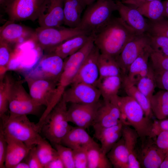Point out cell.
<instances>
[{"label": "cell", "instance_id": "6da1fadb", "mask_svg": "<svg viewBox=\"0 0 168 168\" xmlns=\"http://www.w3.org/2000/svg\"><path fill=\"white\" fill-rule=\"evenodd\" d=\"M136 34L120 17L112 18L93 37L100 53L115 58Z\"/></svg>", "mask_w": 168, "mask_h": 168}, {"label": "cell", "instance_id": "7a4b0ae2", "mask_svg": "<svg viewBox=\"0 0 168 168\" xmlns=\"http://www.w3.org/2000/svg\"><path fill=\"white\" fill-rule=\"evenodd\" d=\"M31 98L38 105L46 108L38 123L40 128L47 117L61 99L63 93L58 88V82L47 79L27 80Z\"/></svg>", "mask_w": 168, "mask_h": 168}, {"label": "cell", "instance_id": "3957f363", "mask_svg": "<svg viewBox=\"0 0 168 168\" xmlns=\"http://www.w3.org/2000/svg\"><path fill=\"white\" fill-rule=\"evenodd\" d=\"M0 129L4 133L25 144L32 148L43 139L36 125L27 115L10 116L6 115L1 118Z\"/></svg>", "mask_w": 168, "mask_h": 168}, {"label": "cell", "instance_id": "277c9868", "mask_svg": "<svg viewBox=\"0 0 168 168\" xmlns=\"http://www.w3.org/2000/svg\"><path fill=\"white\" fill-rule=\"evenodd\" d=\"M117 102L124 124L132 126L142 139L149 138L152 122L151 119L146 116L139 104L133 98L128 95L118 96Z\"/></svg>", "mask_w": 168, "mask_h": 168}, {"label": "cell", "instance_id": "5b68a950", "mask_svg": "<svg viewBox=\"0 0 168 168\" xmlns=\"http://www.w3.org/2000/svg\"><path fill=\"white\" fill-rule=\"evenodd\" d=\"M87 6L78 27L93 36L111 19L117 6L113 0H97Z\"/></svg>", "mask_w": 168, "mask_h": 168}, {"label": "cell", "instance_id": "8992f818", "mask_svg": "<svg viewBox=\"0 0 168 168\" xmlns=\"http://www.w3.org/2000/svg\"><path fill=\"white\" fill-rule=\"evenodd\" d=\"M67 104L62 97L48 115L41 128L40 132L53 145L61 144L72 127L67 119Z\"/></svg>", "mask_w": 168, "mask_h": 168}, {"label": "cell", "instance_id": "52a82bcc", "mask_svg": "<svg viewBox=\"0 0 168 168\" xmlns=\"http://www.w3.org/2000/svg\"><path fill=\"white\" fill-rule=\"evenodd\" d=\"M84 34H88L78 27L72 28L62 26L48 27L40 26L35 29L33 42L47 53L66 40Z\"/></svg>", "mask_w": 168, "mask_h": 168}, {"label": "cell", "instance_id": "ba28073f", "mask_svg": "<svg viewBox=\"0 0 168 168\" xmlns=\"http://www.w3.org/2000/svg\"><path fill=\"white\" fill-rule=\"evenodd\" d=\"M23 81L13 78L11 85L9 110L10 116L37 114L41 107L34 101L26 90Z\"/></svg>", "mask_w": 168, "mask_h": 168}, {"label": "cell", "instance_id": "9c48e42d", "mask_svg": "<svg viewBox=\"0 0 168 168\" xmlns=\"http://www.w3.org/2000/svg\"><path fill=\"white\" fill-rule=\"evenodd\" d=\"M64 60L51 53H47L34 66L23 71L25 80L47 79L59 82L62 73Z\"/></svg>", "mask_w": 168, "mask_h": 168}, {"label": "cell", "instance_id": "30bf717a", "mask_svg": "<svg viewBox=\"0 0 168 168\" xmlns=\"http://www.w3.org/2000/svg\"><path fill=\"white\" fill-rule=\"evenodd\" d=\"M45 0H10L3 10L8 20L14 22L38 19Z\"/></svg>", "mask_w": 168, "mask_h": 168}, {"label": "cell", "instance_id": "8fae6325", "mask_svg": "<svg viewBox=\"0 0 168 168\" xmlns=\"http://www.w3.org/2000/svg\"><path fill=\"white\" fill-rule=\"evenodd\" d=\"M95 45L92 37L82 48L64 60L63 70L58 86L64 91L70 85Z\"/></svg>", "mask_w": 168, "mask_h": 168}, {"label": "cell", "instance_id": "7c38bea8", "mask_svg": "<svg viewBox=\"0 0 168 168\" xmlns=\"http://www.w3.org/2000/svg\"><path fill=\"white\" fill-rule=\"evenodd\" d=\"M150 45L148 33L135 35L125 45L115 58L121 70L123 76L126 75L132 63L142 52Z\"/></svg>", "mask_w": 168, "mask_h": 168}, {"label": "cell", "instance_id": "4fadbf2b", "mask_svg": "<svg viewBox=\"0 0 168 168\" xmlns=\"http://www.w3.org/2000/svg\"><path fill=\"white\" fill-rule=\"evenodd\" d=\"M35 36V30L9 20L0 28V42L14 48L27 41H33Z\"/></svg>", "mask_w": 168, "mask_h": 168}, {"label": "cell", "instance_id": "5bb4252c", "mask_svg": "<svg viewBox=\"0 0 168 168\" xmlns=\"http://www.w3.org/2000/svg\"><path fill=\"white\" fill-rule=\"evenodd\" d=\"M65 89L62 97L71 104H92L100 101V93L96 86L83 83L72 84Z\"/></svg>", "mask_w": 168, "mask_h": 168}, {"label": "cell", "instance_id": "9a60e30c", "mask_svg": "<svg viewBox=\"0 0 168 168\" xmlns=\"http://www.w3.org/2000/svg\"><path fill=\"white\" fill-rule=\"evenodd\" d=\"M102 102L100 100L92 104H71L67 110L68 121L85 129L92 126Z\"/></svg>", "mask_w": 168, "mask_h": 168}, {"label": "cell", "instance_id": "2e32d148", "mask_svg": "<svg viewBox=\"0 0 168 168\" xmlns=\"http://www.w3.org/2000/svg\"><path fill=\"white\" fill-rule=\"evenodd\" d=\"M117 97L111 101L103 100L102 101L97 110L92 126L94 129L110 127L121 123L123 124L117 104Z\"/></svg>", "mask_w": 168, "mask_h": 168}, {"label": "cell", "instance_id": "e0dca14e", "mask_svg": "<svg viewBox=\"0 0 168 168\" xmlns=\"http://www.w3.org/2000/svg\"><path fill=\"white\" fill-rule=\"evenodd\" d=\"M64 0H45L38 21L40 27H58L64 23Z\"/></svg>", "mask_w": 168, "mask_h": 168}, {"label": "cell", "instance_id": "ac0fdd59", "mask_svg": "<svg viewBox=\"0 0 168 168\" xmlns=\"http://www.w3.org/2000/svg\"><path fill=\"white\" fill-rule=\"evenodd\" d=\"M100 53L95 45L71 84L83 83L96 86L100 77L98 62Z\"/></svg>", "mask_w": 168, "mask_h": 168}, {"label": "cell", "instance_id": "d6986e66", "mask_svg": "<svg viewBox=\"0 0 168 168\" xmlns=\"http://www.w3.org/2000/svg\"><path fill=\"white\" fill-rule=\"evenodd\" d=\"M115 2L120 17L133 31L137 34L148 32L149 24L136 8L124 4L120 0H117Z\"/></svg>", "mask_w": 168, "mask_h": 168}, {"label": "cell", "instance_id": "ffe728a7", "mask_svg": "<svg viewBox=\"0 0 168 168\" xmlns=\"http://www.w3.org/2000/svg\"><path fill=\"white\" fill-rule=\"evenodd\" d=\"M149 139L142 144L137 152L138 160L141 167L160 168L166 156V153L156 145L152 138Z\"/></svg>", "mask_w": 168, "mask_h": 168}, {"label": "cell", "instance_id": "44dd1931", "mask_svg": "<svg viewBox=\"0 0 168 168\" xmlns=\"http://www.w3.org/2000/svg\"><path fill=\"white\" fill-rule=\"evenodd\" d=\"M122 123L107 127L94 129L95 137L100 141L103 152L107 154L122 136Z\"/></svg>", "mask_w": 168, "mask_h": 168}, {"label": "cell", "instance_id": "7402d4cb", "mask_svg": "<svg viewBox=\"0 0 168 168\" xmlns=\"http://www.w3.org/2000/svg\"><path fill=\"white\" fill-rule=\"evenodd\" d=\"M4 135L7 144L5 167L14 168L16 165L25 159L31 148L19 141Z\"/></svg>", "mask_w": 168, "mask_h": 168}, {"label": "cell", "instance_id": "603a6c76", "mask_svg": "<svg viewBox=\"0 0 168 168\" xmlns=\"http://www.w3.org/2000/svg\"><path fill=\"white\" fill-rule=\"evenodd\" d=\"M152 51L150 45L130 65L127 74L124 76L129 82L135 85L147 74L149 66L148 62Z\"/></svg>", "mask_w": 168, "mask_h": 168}, {"label": "cell", "instance_id": "cb8c5ba5", "mask_svg": "<svg viewBox=\"0 0 168 168\" xmlns=\"http://www.w3.org/2000/svg\"><path fill=\"white\" fill-rule=\"evenodd\" d=\"M92 37L86 34L77 35L65 41L47 53L54 54L64 59L82 48Z\"/></svg>", "mask_w": 168, "mask_h": 168}, {"label": "cell", "instance_id": "d4e9b609", "mask_svg": "<svg viewBox=\"0 0 168 168\" xmlns=\"http://www.w3.org/2000/svg\"><path fill=\"white\" fill-rule=\"evenodd\" d=\"M86 130L77 126L72 127L61 144L72 150L87 147L95 141Z\"/></svg>", "mask_w": 168, "mask_h": 168}, {"label": "cell", "instance_id": "484cf974", "mask_svg": "<svg viewBox=\"0 0 168 168\" xmlns=\"http://www.w3.org/2000/svg\"><path fill=\"white\" fill-rule=\"evenodd\" d=\"M85 7L81 0H64L63 24L70 28L78 27Z\"/></svg>", "mask_w": 168, "mask_h": 168}, {"label": "cell", "instance_id": "4316f807", "mask_svg": "<svg viewBox=\"0 0 168 168\" xmlns=\"http://www.w3.org/2000/svg\"><path fill=\"white\" fill-rule=\"evenodd\" d=\"M123 77L112 76L99 79L96 87L99 90L104 100L111 101L118 97Z\"/></svg>", "mask_w": 168, "mask_h": 168}, {"label": "cell", "instance_id": "83f0119b", "mask_svg": "<svg viewBox=\"0 0 168 168\" xmlns=\"http://www.w3.org/2000/svg\"><path fill=\"white\" fill-rule=\"evenodd\" d=\"M122 137L128 153L129 168L141 167L137 158L136 150L137 140L139 138L138 133L133 128L128 126L124 125L123 129Z\"/></svg>", "mask_w": 168, "mask_h": 168}, {"label": "cell", "instance_id": "f1b7e54d", "mask_svg": "<svg viewBox=\"0 0 168 168\" xmlns=\"http://www.w3.org/2000/svg\"><path fill=\"white\" fill-rule=\"evenodd\" d=\"M106 155L114 168H129L128 153L122 136Z\"/></svg>", "mask_w": 168, "mask_h": 168}, {"label": "cell", "instance_id": "f546056e", "mask_svg": "<svg viewBox=\"0 0 168 168\" xmlns=\"http://www.w3.org/2000/svg\"><path fill=\"white\" fill-rule=\"evenodd\" d=\"M88 168H110L113 166L106 154L95 141L86 148Z\"/></svg>", "mask_w": 168, "mask_h": 168}, {"label": "cell", "instance_id": "4dcf8cb0", "mask_svg": "<svg viewBox=\"0 0 168 168\" xmlns=\"http://www.w3.org/2000/svg\"><path fill=\"white\" fill-rule=\"evenodd\" d=\"M131 6L136 8L144 16L152 21H159L165 17L163 4L161 1L144 2Z\"/></svg>", "mask_w": 168, "mask_h": 168}, {"label": "cell", "instance_id": "1f68e13d", "mask_svg": "<svg viewBox=\"0 0 168 168\" xmlns=\"http://www.w3.org/2000/svg\"><path fill=\"white\" fill-rule=\"evenodd\" d=\"M122 83L127 95L133 98L141 105L146 116L151 119L153 114L149 100L138 90L135 85L129 82L124 76Z\"/></svg>", "mask_w": 168, "mask_h": 168}, {"label": "cell", "instance_id": "d6a6232c", "mask_svg": "<svg viewBox=\"0 0 168 168\" xmlns=\"http://www.w3.org/2000/svg\"><path fill=\"white\" fill-rule=\"evenodd\" d=\"M150 102L153 115L157 119L168 118V91H158L154 94Z\"/></svg>", "mask_w": 168, "mask_h": 168}, {"label": "cell", "instance_id": "836d02e7", "mask_svg": "<svg viewBox=\"0 0 168 168\" xmlns=\"http://www.w3.org/2000/svg\"><path fill=\"white\" fill-rule=\"evenodd\" d=\"M98 66L100 73L99 79L110 76H123L121 68L115 58L100 53Z\"/></svg>", "mask_w": 168, "mask_h": 168}, {"label": "cell", "instance_id": "e575fe53", "mask_svg": "<svg viewBox=\"0 0 168 168\" xmlns=\"http://www.w3.org/2000/svg\"><path fill=\"white\" fill-rule=\"evenodd\" d=\"M12 77L7 72L0 77V117L6 115L9 110V99Z\"/></svg>", "mask_w": 168, "mask_h": 168}, {"label": "cell", "instance_id": "d590c367", "mask_svg": "<svg viewBox=\"0 0 168 168\" xmlns=\"http://www.w3.org/2000/svg\"><path fill=\"white\" fill-rule=\"evenodd\" d=\"M135 85L150 101L157 87L155 73L150 65L147 74L139 79Z\"/></svg>", "mask_w": 168, "mask_h": 168}, {"label": "cell", "instance_id": "8d00e7d4", "mask_svg": "<svg viewBox=\"0 0 168 168\" xmlns=\"http://www.w3.org/2000/svg\"><path fill=\"white\" fill-rule=\"evenodd\" d=\"M36 150L39 159L44 168L53 159L58 155L54 148L45 139L43 138L36 146Z\"/></svg>", "mask_w": 168, "mask_h": 168}, {"label": "cell", "instance_id": "74e56055", "mask_svg": "<svg viewBox=\"0 0 168 168\" xmlns=\"http://www.w3.org/2000/svg\"><path fill=\"white\" fill-rule=\"evenodd\" d=\"M15 48L0 42V77L5 74L9 69V65Z\"/></svg>", "mask_w": 168, "mask_h": 168}, {"label": "cell", "instance_id": "f35d334b", "mask_svg": "<svg viewBox=\"0 0 168 168\" xmlns=\"http://www.w3.org/2000/svg\"><path fill=\"white\" fill-rule=\"evenodd\" d=\"M149 34L150 45L152 50L168 57V38L162 35Z\"/></svg>", "mask_w": 168, "mask_h": 168}, {"label": "cell", "instance_id": "ab89813d", "mask_svg": "<svg viewBox=\"0 0 168 168\" xmlns=\"http://www.w3.org/2000/svg\"><path fill=\"white\" fill-rule=\"evenodd\" d=\"M65 168H75L73 150L61 144L54 145Z\"/></svg>", "mask_w": 168, "mask_h": 168}, {"label": "cell", "instance_id": "60d3db41", "mask_svg": "<svg viewBox=\"0 0 168 168\" xmlns=\"http://www.w3.org/2000/svg\"><path fill=\"white\" fill-rule=\"evenodd\" d=\"M150 58V65L155 73H159L168 71V57L164 56L152 50Z\"/></svg>", "mask_w": 168, "mask_h": 168}, {"label": "cell", "instance_id": "b9f144b4", "mask_svg": "<svg viewBox=\"0 0 168 168\" xmlns=\"http://www.w3.org/2000/svg\"><path fill=\"white\" fill-rule=\"evenodd\" d=\"M148 32L151 34L162 35L168 38V20L164 19L152 21L149 24Z\"/></svg>", "mask_w": 168, "mask_h": 168}, {"label": "cell", "instance_id": "7bdbcfd3", "mask_svg": "<svg viewBox=\"0 0 168 168\" xmlns=\"http://www.w3.org/2000/svg\"><path fill=\"white\" fill-rule=\"evenodd\" d=\"M86 147L73 150L75 168H88Z\"/></svg>", "mask_w": 168, "mask_h": 168}, {"label": "cell", "instance_id": "ee69618b", "mask_svg": "<svg viewBox=\"0 0 168 168\" xmlns=\"http://www.w3.org/2000/svg\"><path fill=\"white\" fill-rule=\"evenodd\" d=\"M156 145L166 154L168 155V132L162 131L153 138Z\"/></svg>", "mask_w": 168, "mask_h": 168}, {"label": "cell", "instance_id": "f6af8a7d", "mask_svg": "<svg viewBox=\"0 0 168 168\" xmlns=\"http://www.w3.org/2000/svg\"><path fill=\"white\" fill-rule=\"evenodd\" d=\"M168 132V119H157L152 122L151 135L149 138H153L159 132Z\"/></svg>", "mask_w": 168, "mask_h": 168}, {"label": "cell", "instance_id": "bcb514c9", "mask_svg": "<svg viewBox=\"0 0 168 168\" xmlns=\"http://www.w3.org/2000/svg\"><path fill=\"white\" fill-rule=\"evenodd\" d=\"M36 146L32 147L30 151L25 158L26 159V162L29 165L30 168H43L44 167L37 153Z\"/></svg>", "mask_w": 168, "mask_h": 168}, {"label": "cell", "instance_id": "7dc6e473", "mask_svg": "<svg viewBox=\"0 0 168 168\" xmlns=\"http://www.w3.org/2000/svg\"><path fill=\"white\" fill-rule=\"evenodd\" d=\"M7 142L2 130L0 129V168H6L5 161L7 149Z\"/></svg>", "mask_w": 168, "mask_h": 168}, {"label": "cell", "instance_id": "c3c4849f", "mask_svg": "<svg viewBox=\"0 0 168 168\" xmlns=\"http://www.w3.org/2000/svg\"><path fill=\"white\" fill-rule=\"evenodd\" d=\"M155 75L156 86L161 90L168 91V71Z\"/></svg>", "mask_w": 168, "mask_h": 168}, {"label": "cell", "instance_id": "681fc988", "mask_svg": "<svg viewBox=\"0 0 168 168\" xmlns=\"http://www.w3.org/2000/svg\"><path fill=\"white\" fill-rule=\"evenodd\" d=\"M44 168H65L63 163L58 155L53 159Z\"/></svg>", "mask_w": 168, "mask_h": 168}, {"label": "cell", "instance_id": "f907efd6", "mask_svg": "<svg viewBox=\"0 0 168 168\" xmlns=\"http://www.w3.org/2000/svg\"><path fill=\"white\" fill-rule=\"evenodd\" d=\"M161 0H122L123 3L130 6H134L139 3L148 1Z\"/></svg>", "mask_w": 168, "mask_h": 168}, {"label": "cell", "instance_id": "816d5d0a", "mask_svg": "<svg viewBox=\"0 0 168 168\" xmlns=\"http://www.w3.org/2000/svg\"><path fill=\"white\" fill-rule=\"evenodd\" d=\"M162 2L164 7L165 17L168 20V0H166Z\"/></svg>", "mask_w": 168, "mask_h": 168}, {"label": "cell", "instance_id": "f5cc1de1", "mask_svg": "<svg viewBox=\"0 0 168 168\" xmlns=\"http://www.w3.org/2000/svg\"><path fill=\"white\" fill-rule=\"evenodd\" d=\"M14 168H30V167L26 162L22 161L16 165Z\"/></svg>", "mask_w": 168, "mask_h": 168}, {"label": "cell", "instance_id": "db71d44e", "mask_svg": "<svg viewBox=\"0 0 168 168\" xmlns=\"http://www.w3.org/2000/svg\"><path fill=\"white\" fill-rule=\"evenodd\" d=\"M160 168H168V155H166Z\"/></svg>", "mask_w": 168, "mask_h": 168}, {"label": "cell", "instance_id": "11a10c76", "mask_svg": "<svg viewBox=\"0 0 168 168\" xmlns=\"http://www.w3.org/2000/svg\"><path fill=\"white\" fill-rule=\"evenodd\" d=\"M96 0H81L86 7L92 3Z\"/></svg>", "mask_w": 168, "mask_h": 168}, {"label": "cell", "instance_id": "9f6ffc18", "mask_svg": "<svg viewBox=\"0 0 168 168\" xmlns=\"http://www.w3.org/2000/svg\"><path fill=\"white\" fill-rule=\"evenodd\" d=\"M10 0H0V9L3 10L5 5Z\"/></svg>", "mask_w": 168, "mask_h": 168}]
</instances>
